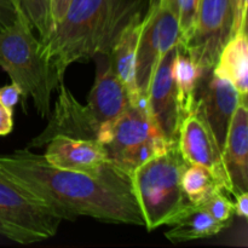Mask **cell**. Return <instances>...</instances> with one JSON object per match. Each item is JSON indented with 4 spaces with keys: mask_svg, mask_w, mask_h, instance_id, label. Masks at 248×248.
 I'll use <instances>...</instances> for the list:
<instances>
[{
    "mask_svg": "<svg viewBox=\"0 0 248 248\" xmlns=\"http://www.w3.org/2000/svg\"><path fill=\"white\" fill-rule=\"evenodd\" d=\"M247 31V0H234V23L232 35Z\"/></svg>",
    "mask_w": 248,
    "mask_h": 248,
    "instance_id": "26",
    "label": "cell"
},
{
    "mask_svg": "<svg viewBox=\"0 0 248 248\" xmlns=\"http://www.w3.org/2000/svg\"><path fill=\"white\" fill-rule=\"evenodd\" d=\"M177 143L182 156L188 164L200 165L210 170L223 189L232 196L223 162L222 149L210 126L196 111L193 110L182 120Z\"/></svg>",
    "mask_w": 248,
    "mask_h": 248,
    "instance_id": "10",
    "label": "cell"
},
{
    "mask_svg": "<svg viewBox=\"0 0 248 248\" xmlns=\"http://www.w3.org/2000/svg\"><path fill=\"white\" fill-rule=\"evenodd\" d=\"M186 166L178 143H173L166 152L130 173L132 193L149 232L167 225L190 203L182 189V174Z\"/></svg>",
    "mask_w": 248,
    "mask_h": 248,
    "instance_id": "3",
    "label": "cell"
},
{
    "mask_svg": "<svg viewBox=\"0 0 248 248\" xmlns=\"http://www.w3.org/2000/svg\"><path fill=\"white\" fill-rule=\"evenodd\" d=\"M167 225L171 227V229L165 232V236L174 244L206 239L219 234L229 227L227 223L215 219L200 205L193 203L184 207L167 223Z\"/></svg>",
    "mask_w": 248,
    "mask_h": 248,
    "instance_id": "17",
    "label": "cell"
},
{
    "mask_svg": "<svg viewBox=\"0 0 248 248\" xmlns=\"http://www.w3.org/2000/svg\"><path fill=\"white\" fill-rule=\"evenodd\" d=\"M0 174L62 220L80 216L115 224L144 227L130 174L109 164L98 174L53 167L31 149L0 155Z\"/></svg>",
    "mask_w": 248,
    "mask_h": 248,
    "instance_id": "1",
    "label": "cell"
},
{
    "mask_svg": "<svg viewBox=\"0 0 248 248\" xmlns=\"http://www.w3.org/2000/svg\"><path fill=\"white\" fill-rule=\"evenodd\" d=\"M43 156L53 167L89 174L101 173L110 164L106 149L99 142L64 135L51 138Z\"/></svg>",
    "mask_w": 248,
    "mask_h": 248,
    "instance_id": "13",
    "label": "cell"
},
{
    "mask_svg": "<svg viewBox=\"0 0 248 248\" xmlns=\"http://www.w3.org/2000/svg\"><path fill=\"white\" fill-rule=\"evenodd\" d=\"M155 133L160 132L150 116L147 102L140 101L131 103L113 123L104 125L97 142L103 145L109 161L116 166L128 150Z\"/></svg>",
    "mask_w": 248,
    "mask_h": 248,
    "instance_id": "12",
    "label": "cell"
},
{
    "mask_svg": "<svg viewBox=\"0 0 248 248\" xmlns=\"http://www.w3.org/2000/svg\"><path fill=\"white\" fill-rule=\"evenodd\" d=\"M199 205L205 208L215 219L230 225L235 216L234 203L230 200L229 194L223 190H217Z\"/></svg>",
    "mask_w": 248,
    "mask_h": 248,
    "instance_id": "24",
    "label": "cell"
},
{
    "mask_svg": "<svg viewBox=\"0 0 248 248\" xmlns=\"http://www.w3.org/2000/svg\"><path fill=\"white\" fill-rule=\"evenodd\" d=\"M242 97L234 85L217 77L213 68H202L195 91L194 111L212 130L220 149H223L232 114Z\"/></svg>",
    "mask_w": 248,
    "mask_h": 248,
    "instance_id": "8",
    "label": "cell"
},
{
    "mask_svg": "<svg viewBox=\"0 0 248 248\" xmlns=\"http://www.w3.org/2000/svg\"><path fill=\"white\" fill-rule=\"evenodd\" d=\"M0 67L18 85L24 99H33L39 115L48 118L55 87L41 52L40 39L22 14L14 24L0 29Z\"/></svg>",
    "mask_w": 248,
    "mask_h": 248,
    "instance_id": "4",
    "label": "cell"
},
{
    "mask_svg": "<svg viewBox=\"0 0 248 248\" xmlns=\"http://www.w3.org/2000/svg\"><path fill=\"white\" fill-rule=\"evenodd\" d=\"M235 201L234 203V212L235 215L239 216L242 219H247L248 218V191H242V193H237L234 196Z\"/></svg>",
    "mask_w": 248,
    "mask_h": 248,
    "instance_id": "29",
    "label": "cell"
},
{
    "mask_svg": "<svg viewBox=\"0 0 248 248\" xmlns=\"http://www.w3.org/2000/svg\"><path fill=\"white\" fill-rule=\"evenodd\" d=\"M176 15L179 27V45H183L193 33L200 0H161Z\"/></svg>",
    "mask_w": 248,
    "mask_h": 248,
    "instance_id": "23",
    "label": "cell"
},
{
    "mask_svg": "<svg viewBox=\"0 0 248 248\" xmlns=\"http://www.w3.org/2000/svg\"><path fill=\"white\" fill-rule=\"evenodd\" d=\"M70 0H50V22L51 28L62 19ZM50 28V29H51Z\"/></svg>",
    "mask_w": 248,
    "mask_h": 248,
    "instance_id": "28",
    "label": "cell"
},
{
    "mask_svg": "<svg viewBox=\"0 0 248 248\" xmlns=\"http://www.w3.org/2000/svg\"><path fill=\"white\" fill-rule=\"evenodd\" d=\"M48 118L50 120L47 126L40 135L28 143L27 149L44 147L51 138L57 135L97 140L101 131V126L91 115L87 106H82L63 81L58 85L55 110Z\"/></svg>",
    "mask_w": 248,
    "mask_h": 248,
    "instance_id": "11",
    "label": "cell"
},
{
    "mask_svg": "<svg viewBox=\"0 0 248 248\" xmlns=\"http://www.w3.org/2000/svg\"><path fill=\"white\" fill-rule=\"evenodd\" d=\"M172 144L173 143H170L169 140H165L160 133H155V135L148 137L147 140L140 142L136 147H133L132 149L128 150L121 157V160L118 162L116 166L120 167L121 170H124V171L130 174L138 166L166 152Z\"/></svg>",
    "mask_w": 248,
    "mask_h": 248,
    "instance_id": "21",
    "label": "cell"
},
{
    "mask_svg": "<svg viewBox=\"0 0 248 248\" xmlns=\"http://www.w3.org/2000/svg\"><path fill=\"white\" fill-rule=\"evenodd\" d=\"M21 96V89L15 82L0 87V103L9 110L14 111V107L18 103V99Z\"/></svg>",
    "mask_w": 248,
    "mask_h": 248,
    "instance_id": "27",
    "label": "cell"
},
{
    "mask_svg": "<svg viewBox=\"0 0 248 248\" xmlns=\"http://www.w3.org/2000/svg\"><path fill=\"white\" fill-rule=\"evenodd\" d=\"M213 73L228 80L242 97L248 93V41L247 31L230 38L225 44L213 67Z\"/></svg>",
    "mask_w": 248,
    "mask_h": 248,
    "instance_id": "18",
    "label": "cell"
},
{
    "mask_svg": "<svg viewBox=\"0 0 248 248\" xmlns=\"http://www.w3.org/2000/svg\"><path fill=\"white\" fill-rule=\"evenodd\" d=\"M248 110L247 98H242L232 114L222 149L225 172L232 196L248 191Z\"/></svg>",
    "mask_w": 248,
    "mask_h": 248,
    "instance_id": "15",
    "label": "cell"
},
{
    "mask_svg": "<svg viewBox=\"0 0 248 248\" xmlns=\"http://www.w3.org/2000/svg\"><path fill=\"white\" fill-rule=\"evenodd\" d=\"M145 11L136 15L124 27L113 43L110 52L107 55L111 69L126 87L132 99V103L144 101L140 98L136 85V61H137L138 41L142 31L143 17Z\"/></svg>",
    "mask_w": 248,
    "mask_h": 248,
    "instance_id": "16",
    "label": "cell"
},
{
    "mask_svg": "<svg viewBox=\"0 0 248 248\" xmlns=\"http://www.w3.org/2000/svg\"><path fill=\"white\" fill-rule=\"evenodd\" d=\"M177 47L178 45L167 51L161 58L145 97L148 110L157 131L170 143H176L178 140V131L182 123L178 94L173 78V62Z\"/></svg>",
    "mask_w": 248,
    "mask_h": 248,
    "instance_id": "9",
    "label": "cell"
},
{
    "mask_svg": "<svg viewBox=\"0 0 248 248\" xmlns=\"http://www.w3.org/2000/svg\"><path fill=\"white\" fill-rule=\"evenodd\" d=\"M16 2L34 33L43 40L51 28L50 0H16Z\"/></svg>",
    "mask_w": 248,
    "mask_h": 248,
    "instance_id": "22",
    "label": "cell"
},
{
    "mask_svg": "<svg viewBox=\"0 0 248 248\" xmlns=\"http://www.w3.org/2000/svg\"><path fill=\"white\" fill-rule=\"evenodd\" d=\"M94 60L97 61L96 80L87 97L86 106L102 128L121 115L132 103V99L111 69L108 56L97 55Z\"/></svg>",
    "mask_w": 248,
    "mask_h": 248,
    "instance_id": "14",
    "label": "cell"
},
{
    "mask_svg": "<svg viewBox=\"0 0 248 248\" xmlns=\"http://www.w3.org/2000/svg\"><path fill=\"white\" fill-rule=\"evenodd\" d=\"M21 14L16 0H0V29L14 24Z\"/></svg>",
    "mask_w": 248,
    "mask_h": 248,
    "instance_id": "25",
    "label": "cell"
},
{
    "mask_svg": "<svg viewBox=\"0 0 248 248\" xmlns=\"http://www.w3.org/2000/svg\"><path fill=\"white\" fill-rule=\"evenodd\" d=\"M12 113L0 103V136L9 135L14 127V120H12Z\"/></svg>",
    "mask_w": 248,
    "mask_h": 248,
    "instance_id": "30",
    "label": "cell"
},
{
    "mask_svg": "<svg viewBox=\"0 0 248 248\" xmlns=\"http://www.w3.org/2000/svg\"><path fill=\"white\" fill-rule=\"evenodd\" d=\"M145 0H70L62 19L40 40L53 87L75 62L108 55L116 36Z\"/></svg>",
    "mask_w": 248,
    "mask_h": 248,
    "instance_id": "2",
    "label": "cell"
},
{
    "mask_svg": "<svg viewBox=\"0 0 248 248\" xmlns=\"http://www.w3.org/2000/svg\"><path fill=\"white\" fill-rule=\"evenodd\" d=\"M234 0H200L193 33L178 45L200 68H213L232 35Z\"/></svg>",
    "mask_w": 248,
    "mask_h": 248,
    "instance_id": "7",
    "label": "cell"
},
{
    "mask_svg": "<svg viewBox=\"0 0 248 248\" xmlns=\"http://www.w3.org/2000/svg\"><path fill=\"white\" fill-rule=\"evenodd\" d=\"M182 189L189 202L193 205H199L215 191H225L210 170L195 164H188L184 170L182 174Z\"/></svg>",
    "mask_w": 248,
    "mask_h": 248,
    "instance_id": "20",
    "label": "cell"
},
{
    "mask_svg": "<svg viewBox=\"0 0 248 248\" xmlns=\"http://www.w3.org/2000/svg\"><path fill=\"white\" fill-rule=\"evenodd\" d=\"M148 1L136 61V85L140 98L144 101L157 64L165 53L181 40L174 12L161 0Z\"/></svg>",
    "mask_w": 248,
    "mask_h": 248,
    "instance_id": "6",
    "label": "cell"
},
{
    "mask_svg": "<svg viewBox=\"0 0 248 248\" xmlns=\"http://www.w3.org/2000/svg\"><path fill=\"white\" fill-rule=\"evenodd\" d=\"M62 218L0 174V234L22 245L57 234Z\"/></svg>",
    "mask_w": 248,
    "mask_h": 248,
    "instance_id": "5",
    "label": "cell"
},
{
    "mask_svg": "<svg viewBox=\"0 0 248 248\" xmlns=\"http://www.w3.org/2000/svg\"><path fill=\"white\" fill-rule=\"evenodd\" d=\"M202 68L199 67L188 53L178 45L173 62V78L178 94L182 120L194 109L195 91Z\"/></svg>",
    "mask_w": 248,
    "mask_h": 248,
    "instance_id": "19",
    "label": "cell"
}]
</instances>
